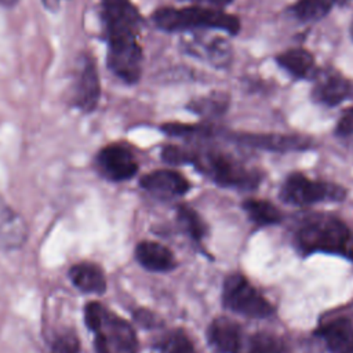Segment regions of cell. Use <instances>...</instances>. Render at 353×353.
<instances>
[{"instance_id":"cell-14","label":"cell","mask_w":353,"mask_h":353,"mask_svg":"<svg viewBox=\"0 0 353 353\" xmlns=\"http://www.w3.org/2000/svg\"><path fill=\"white\" fill-rule=\"evenodd\" d=\"M350 92L349 81L332 69L320 70L316 74V83L313 87V99L325 106H336Z\"/></svg>"},{"instance_id":"cell-26","label":"cell","mask_w":353,"mask_h":353,"mask_svg":"<svg viewBox=\"0 0 353 353\" xmlns=\"http://www.w3.org/2000/svg\"><path fill=\"white\" fill-rule=\"evenodd\" d=\"M161 130L171 137H194V135H207L211 132V128L200 124H181V123H165L161 125Z\"/></svg>"},{"instance_id":"cell-23","label":"cell","mask_w":353,"mask_h":353,"mask_svg":"<svg viewBox=\"0 0 353 353\" xmlns=\"http://www.w3.org/2000/svg\"><path fill=\"white\" fill-rule=\"evenodd\" d=\"M248 353H291L288 343L272 332H256L250 335Z\"/></svg>"},{"instance_id":"cell-28","label":"cell","mask_w":353,"mask_h":353,"mask_svg":"<svg viewBox=\"0 0 353 353\" xmlns=\"http://www.w3.org/2000/svg\"><path fill=\"white\" fill-rule=\"evenodd\" d=\"M80 342L79 338L72 332L59 334L52 343V353H79Z\"/></svg>"},{"instance_id":"cell-7","label":"cell","mask_w":353,"mask_h":353,"mask_svg":"<svg viewBox=\"0 0 353 353\" xmlns=\"http://www.w3.org/2000/svg\"><path fill=\"white\" fill-rule=\"evenodd\" d=\"M346 197V190L323 181H312L302 172L290 174L280 188V199L292 205H307L320 201H341Z\"/></svg>"},{"instance_id":"cell-18","label":"cell","mask_w":353,"mask_h":353,"mask_svg":"<svg viewBox=\"0 0 353 353\" xmlns=\"http://www.w3.org/2000/svg\"><path fill=\"white\" fill-rule=\"evenodd\" d=\"M72 284L88 294H103L106 290V277L102 269L92 262H80L69 269Z\"/></svg>"},{"instance_id":"cell-32","label":"cell","mask_w":353,"mask_h":353,"mask_svg":"<svg viewBox=\"0 0 353 353\" xmlns=\"http://www.w3.org/2000/svg\"><path fill=\"white\" fill-rule=\"evenodd\" d=\"M41 1L46 6V8H48L50 11H57L61 3V0H41Z\"/></svg>"},{"instance_id":"cell-12","label":"cell","mask_w":353,"mask_h":353,"mask_svg":"<svg viewBox=\"0 0 353 353\" xmlns=\"http://www.w3.org/2000/svg\"><path fill=\"white\" fill-rule=\"evenodd\" d=\"M230 139L241 145L258 148L272 152H292L305 150L312 145V141L302 135L295 134H252V132H234Z\"/></svg>"},{"instance_id":"cell-9","label":"cell","mask_w":353,"mask_h":353,"mask_svg":"<svg viewBox=\"0 0 353 353\" xmlns=\"http://www.w3.org/2000/svg\"><path fill=\"white\" fill-rule=\"evenodd\" d=\"M207 338L216 353H248L250 335L230 317L214 319L207 330Z\"/></svg>"},{"instance_id":"cell-19","label":"cell","mask_w":353,"mask_h":353,"mask_svg":"<svg viewBox=\"0 0 353 353\" xmlns=\"http://www.w3.org/2000/svg\"><path fill=\"white\" fill-rule=\"evenodd\" d=\"M280 68L296 79H306L314 74L313 55L305 48H291L277 55L276 58Z\"/></svg>"},{"instance_id":"cell-31","label":"cell","mask_w":353,"mask_h":353,"mask_svg":"<svg viewBox=\"0 0 353 353\" xmlns=\"http://www.w3.org/2000/svg\"><path fill=\"white\" fill-rule=\"evenodd\" d=\"M193 1L197 6H207V7H214V8H221L228 4H230L233 0H188Z\"/></svg>"},{"instance_id":"cell-1","label":"cell","mask_w":353,"mask_h":353,"mask_svg":"<svg viewBox=\"0 0 353 353\" xmlns=\"http://www.w3.org/2000/svg\"><path fill=\"white\" fill-rule=\"evenodd\" d=\"M102 19L108 40V68L127 84L142 74V48L138 33L142 17L130 0H102Z\"/></svg>"},{"instance_id":"cell-22","label":"cell","mask_w":353,"mask_h":353,"mask_svg":"<svg viewBox=\"0 0 353 353\" xmlns=\"http://www.w3.org/2000/svg\"><path fill=\"white\" fill-rule=\"evenodd\" d=\"M176 218L182 229L189 234L192 240L200 243L207 234V225L197 214L196 210L186 204H179L176 207Z\"/></svg>"},{"instance_id":"cell-33","label":"cell","mask_w":353,"mask_h":353,"mask_svg":"<svg viewBox=\"0 0 353 353\" xmlns=\"http://www.w3.org/2000/svg\"><path fill=\"white\" fill-rule=\"evenodd\" d=\"M19 0H0V4L4 7H14L15 4H18Z\"/></svg>"},{"instance_id":"cell-8","label":"cell","mask_w":353,"mask_h":353,"mask_svg":"<svg viewBox=\"0 0 353 353\" xmlns=\"http://www.w3.org/2000/svg\"><path fill=\"white\" fill-rule=\"evenodd\" d=\"M181 48L190 57L201 59L214 68H226L233 59L232 46L225 37L199 30L181 39Z\"/></svg>"},{"instance_id":"cell-3","label":"cell","mask_w":353,"mask_h":353,"mask_svg":"<svg viewBox=\"0 0 353 353\" xmlns=\"http://www.w3.org/2000/svg\"><path fill=\"white\" fill-rule=\"evenodd\" d=\"M153 23L164 32H190V30H223L236 34L240 30V21L221 8L207 6H189L182 8L161 7L152 15Z\"/></svg>"},{"instance_id":"cell-17","label":"cell","mask_w":353,"mask_h":353,"mask_svg":"<svg viewBox=\"0 0 353 353\" xmlns=\"http://www.w3.org/2000/svg\"><path fill=\"white\" fill-rule=\"evenodd\" d=\"M135 258L142 268L150 272H168L176 265L174 254L165 245L150 240L137 244Z\"/></svg>"},{"instance_id":"cell-4","label":"cell","mask_w":353,"mask_h":353,"mask_svg":"<svg viewBox=\"0 0 353 353\" xmlns=\"http://www.w3.org/2000/svg\"><path fill=\"white\" fill-rule=\"evenodd\" d=\"M84 321L95 335L98 353H137L138 341L132 325L109 312L99 302H90L84 309Z\"/></svg>"},{"instance_id":"cell-34","label":"cell","mask_w":353,"mask_h":353,"mask_svg":"<svg viewBox=\"0 0 353 353\" xmlns=\"http://www.w3.org/2000/svg\"><path fill=\"white\" fill-rule=\"evenodd\" d=\"M346 1H350V0H335L336 4H345Z\"/></svg>"},{"instance_id":"cell-30","label":"cell","mask_w":353,"mask_h":353,"mask_svg":"<svg viewBox=\"0 0 353 353\" xmlns=\"http://www.w3.org/2000/svg\"><path fill=\"white\" fill-rule=\"evenodd\" d=\"M134 319L137 323H139L142 327L146 328H152V327H157L160 324V320L157 319V316L146 309H139L134 313Z\"/></svg>"},{"instance_id":"cell-10","label":"cell","mask_w":353,"mask_h":353,"mask_svg":"<svg viewBox=\"0 0 353 353\" xmlns=\"http://www.w3.org/2000/svg\"><path fill=\"white\" fill-rule=\"evenodd\" d=\"M101 97V83L97 65L90 55H83L77 62L74 80V103L76 106L90 113L92 112Z\"/></svg>"},{"instance_id":"cell-6","label":"cell","mask_w":353,"mask_h":353,"mask_svg":"<svg viewBox=\"0 0 353 353\" xmlns=\"http://www.w3.org/2000/svg\"><path fill=\"white\" fill-rule=\"evenodd\" d=\"M222 303L228 310L251 319H265L274 312L272 303L240 273L225 279Z\"/></svg>"},{"instance_id":"cell-5","label":"cell","mask_w":353,"mask_h":353,"mask_svg":"<svg viewBox=\"0 0 353 353\" xmlns=\"http://www.w3.org/2000/svg\"><path fill=\"white\" fill-rule=\"evenodd\" d=\"M192 164L207 174L215 183L225 188L250 190L255 189L261 181L256 170L245 167L234 157L218 150L194 153Z\"/></svg>"},{"instance_id":"cell-29","label":"cell","mask_w":353,"mask_h":353,"mask_svg":"<svg viewBox=\"0 0 353 353\" xmlns=\"http://www.w3.org/2000/svg\"><path fill=\"white\" fill-rule=\"evenodd\" d=\"M335 132L339 137L353 135V108H349L347 110L343 112V114L338 120Z\"/></svg>"},{"instance_id":"cell-35","label":"cell","mask_w":353,"mask_h":353,"mask_svg":"<svg viewBox=\"0 0 353 353\" xmlns=\"http://www.w3.org/2000/svg\"><path fill=\"white\" fill-rule=\"evenodd\" d=\"M350 34L353 37V18H352V23H350Z\"/></svg>"},{"instance_id":"cell-11","label":"cell","mask_w":353,"mask_h":353,"mask_svg":"<svg viewBox=\"0 0 353 353\" xmlns=\"http://www.w3.org/2000/svg\"><path fill=\"white\" fill-rule=\"evenodd\" d=\"M101 172L110 181L121 182L132 178L138 171V163L132 152L123 145H109L97 157Z\"/></svg>"},{"instance_id":"cell-2","label":"cell","mask_w":353,"mask_h":353,"mask_svg":"<svg viewBox=\"0 0 353 353\" xmlns=\"http://www.w3.org/2000/svg\"><path fill=\"white\" fill-rule=\"evenodd\" d=\"M294 243L302 255L324 252L353 261V233L331 214H310L295 230Z\"/></svg>"},{"instance_id":"cell-27","label":"cell","mask_w":353,"mask_h":353,"mask_svg":"<svg viewBox=\"0 0 353 353\" xmlns=\"http://www.w3.org/2000/svg\"><path fill=\"white\" fill-rule=\"evenodd\" d=\"M161 157L165 163L174 164V165L186 164V163L192 164L194 153H192V152H189V150H186L181 146H176V145H168V146L163 148Z\"/></svg>"},{"instance_id":"cell-25","label":"cell","mask_w":353,"mask_h":353,"mask_svg":"<svg viewBox=\"0 0 353 353\" xmlns=\"http://www.w3.org/2000/svg\"><path fill=\"white\" fill-rule=\"evenodd\" d=\"M160 353H196V349L182 330H175L161 341Z\"/></svg>"},{"instance_id":"cell-15","label":"cell","mask_w":353,"mask_h":353,"mask_svg":"<svg viewBox=\"0 0 353 353\" xmlns=\"http://www.w3.org/2000/svg\"><path fill=\"white\" fill-rule=\"evenodd\" d=\"M28 236V225L22 215L0 199V248L18 250L23 247Z\"/></svg>"},{"instance_id":"cell-21","label":"cell","mask_w":353,"mask_h":353,"mask_svg":"<svg viewBox=\"0 0 353 353\" xmlns=\"http://www.w3.org/2000/svg\"><path fill=\"white\" fill-rule=\"evenodd\" d=\"M335 0H298L291 8V15L301 22H316L324 18Z\"/></svg>"},{"instance_id":"cell-13","label":"cell","mask_w":353,"mask_h":353,"mask_svg":"<svg viewBox=\"0 0 353 353\" xmlns=\"http://www.w3.org/2000/svg\"><path fill=\"white\" fill-rule=\"evenodd\" d=\"M139 185L150 194L160 199H171L183 196L189 189V181L174 170H156L143 175Z\"/></svg>"},{"instance_id":"cell-24","label":"cell","mask_w":353,"mask_h":353,"mask_svg":"<svg viewBox=\"0 0 353 353\" xmlns=\"http://www.w3.org/2000/svg\"><path fill=\"white\" fill-rule=\"evenodd\" d=\"M228 95L223 92H212L205 97H200L197 99H193L189 103V108L192 112L205 116V117H212V116H219L226 112L228 109Z\"/></svg>"},{"instance_id":"cell-16","label":"cell","mask_w":353,"mask_h":353,"mask_svg":"<svg viewBox=\"0 0 353 353\" xmlns=\"http://www.w3.org/2000/svg\"><path fill=\"white\" fill-rule=\"evenodd\" d=\"M316 334L330 353H353V323L349 319L336 317L323 324Z\"/></svg>"},{"instance_id":"cell-20","label":"cell","mask_w":353,"mask_h":353,"mask_svg":"<svg viewBox=\"0 0 353 353\" xmlns=\"http://www.w3.org/2000/svg\"><path fill=\"white\" fill-rule=\"evenodd\" d=\"M243 208L248 218L258 226L276 225L281 221V211L270 201L262 199H247L243 201Z\"/></svg>"}]
</instances>
